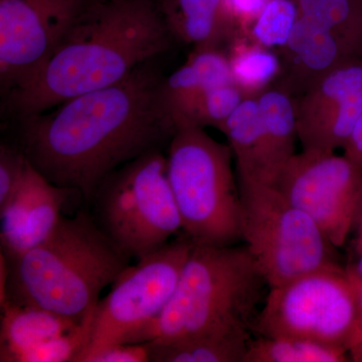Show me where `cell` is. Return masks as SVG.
I'll use <instances>...</instances> for the list:
<instances>
[{
    "label": "cell",
    "mask_w": 362,
    "mask_h": 362,
    "mask_svg": "<svg viewBox=\"0 0 362 362\" xmlns=\"http://www.w3.org/2000/svg\"><path fill=\"white\" fill-rule=\"evenodd\" d=\"M242 102V92L235 84L209 90L202 96L188 125L202 128L206 125H213L220 128Z\"/></svg>",
    "instance_id": "25"
},
{
    "label": "cell",
    "mask_w": 362,
    "mask_h": 362,
    "mask_svg": "<svg viewBox=\"0 0 362 362\" xmlns=\"http://www.w3.org/2000/svg\"><path fill=\"white\" fill-rule=\"evenodd\" d=\"M354 282L357 286L356 316L347 344V351L351 361L362 362V283L356 280Z\"/></svg>",
    "instance_id": "29"
},
{
    "label": "cell",
    "mask_w": 362,
    "mask_h": 362,
    "mask_svg": "<svg viewBox=\"0 0 362 362\" xmlns=\"http://www.w3.org/2000/svg\"><path fill=\"white\" fill-rule=\"evenodd\" d=\"M252 335L199 338L151 345L150 362H244Z\"/></svg>",
    "instance_id": "19"
},
{
    "label": "cell",
    "mask_w": 362,
    "mask_h": 362,
    "mask_svg": "<svg viewBox=\"0 0 362 362\" xmlns=\"http://www.w3.org/2000/svg\"><path fill=\"white\" fill-rule=\"evenodd\" d=\"M28 160L21 147L1 144L0 146V207L13 197L25 175Z\"/></svg>",
    "instance_id": "26"
},
{
    "label": "cell",
    "mask_w": 362,
    "mask_h": 362,
    "mask_svg": "<svg viewBox=\"0 0 362 362\" xmlns=\"http://www.w3.org/2000/svg\"><path fill=\"white\" fill-rule=\"evenodd\" d=\"M230 146L194 125H180L169 142L168 176L181 230L197 246L242 242L240 189Z\"/></svg>",
    "instance_id": "5"
},
{
    "label": "cell",
    "mask_w": 362,
    "mask_h": 362,
    "mask_svg": "<svg viewBox=\"0 0 362 362\" xmlns=\"http://www.w3.org/2000/svg\"><path fill=\"white\" fill-rule=\"evenodd\" d=\"M156 61L117 84L20 121L18 145L33 168L90 202L110 173L171 139L175 126Z\"/></svg>",
    "instance_id": "1"
},
{
    "label": "cell",
    "mask_w": 362,
    "mask_h": 362,
    "mask_svg": "<svg viewBox=\"0 0 362 362\" xmlns=\"http://www.w3.org/2000/svg\"><path fill=\"white\" fill-rule=\"evenodd\" d=\"M273 185L310 216L333 246H344L362 199L357 164L334 151L303 150L285 164Z\"/></svg>",
    "instance_id": "10"
},
{
    "label": "cell",
    "mask_w": 362,
    "mask_h": 362,
    "mask_svg": "<svg viewBox=\"0 0 362 362\" xmlns=\"http://www.w3.org/2000/svg\"><path fill=\"white\" fill-rule=\"evenodd\" d=\"M151 345L143 343H115L98 350L83 362H150Z\"/></svg>",
    "instance_id": "27"
},
{
    "label": "cell",
    "mask_w": 362,
    "mask_h": 362,
    "mask_svg": "<svg viewBox=\"0 0 362 362\" xmlns=\"http://www.w3.org/2000/svg\"><path fill=\"white\" fill-rule=\"evenodd\" d=\"M0 361L16 362L21 354L73 329V320L37 307L6 301L0 304Z\"/></svg>",
    "instance_id": "13"
},
{
    "label": "cell",
    "mask_w": 362,
    "mask_h": 362,
    "mask_svg": "<svg viewBox=\"0 0 362 362\" xmlns=\"http://www.w3.org/2000/svg\"><path fill=\"white\" fill-rule=\"evenodd\" d=\"M300 16L330 30L349 58L362 56V0H296Z\"/></svg>",
    "instance_id": "18"
},
{
    "label": "cell",
    "mask_w": 362,
    "mask_h": 362,
    "mask_svg": "<svg viewBox=\"0 0 362 362\" xmlns=\"http://www.w3.org/2000/svg\"><path fill=\"white\" fill-rule=\"evenodd\" d=\"M71 192L47 180L28 161L20 185L0 207L4 258L20 256L51 235L63 218L62 211Z\"/></svg>",
    "instance_id": "12"
},
{
    "label": "cell",
    "mask_w": 362,
    "mask_h": 362,
    "mask_svg": "<svg viewBox=\"0 0 362 362\" xmlns=\"http://www.w3.org/2000/svg\"><path fill=\"white\" fill-rule=\"evenodd\" d=\"M352 233L354 240L351 243V262H349L345 269L350 277L356 282L362 283V199L357 209Z\"/></svg>",
    "instance_id": "28"
},
{
    "label": "cell",
    "mask_w": 362,
    "mask_h": 362,
    "mask_svg": "<svg viewBox=\"0 0 362 362\" xmlns=\"http://www.w3.org/2000/svg\"><path fill=\"white\" fill-rule=\"evenodd\" d=\"M267 286L246 247L194 244L168 306L134 343L252 335Z\"/></svg>",
    "instance_id": "4"
},
{
    "label": "cell",
    "mask_w": 362,
    "mask_h": 362,
    "mask_svg": "<svg viewBox=\"0 0 362 362\" xmlns=\"http://www.w3.org/2000/svg\"><path fill=\"white\" fill-rule=\"evenodd\" d=\"M299 18V9L293 0H268L255 23L257 40L266 47L287 44Z\"/></svg>",
    "instance_id": "23"
},
{
    "label": "cell",
    "mask_w": 362,
    "mask_h": 362,
    "mask_svg": "<svg viewBox=\"0 0 362 362\" xmlns=\"http://www.w3.org/2000/svg\"><path fill=\"white\" fill-rule=\"evenodd\" d=\"M95 308L73 329L28 350L16 362H77L90 342Z\"/></svg>",
    "instance_id": "22"
},
{
    "label": "cell",
    "mask_w": 362,
    "mask_h": 362,
    "mask_svg": "<svg viewBox=\"0 0 362 362\" xmlns=\"http://www.w3.org/2000/svg\"><path fill=\"white\" fill-rule=\"evenodd\" d=\"M267 4L266 0H226L230 16H237L239 18H258L262 9Z\"/></svg>",
    "instance_id": "30"
},
{
    "label": "cell",
    "mask_w": 362,
    "mask_h": 362,
    "mask_svg": "<svg viewBox=\"0 0 362 362\" xmlns=\"http://www.w3.org/2000/svg\"><path fill=\"white\" fill-rule=\"evenodd\" d=\"M90 204L100 230L130 259L157 251L181 230L168 160L159 150L110 173Z\"/></svg>",
    "instance_id": "6"
},
{
    "label": "cell",
    "mask_w": 362,
    "mask_h": 362,
    "mask_svg": "<svg viewBox=\"0 0 362 362\" xmlns=\"http://www.w3.org/2000/svg\"><path fill=\"white\" fill-rule=\"evenodd\" d=\"M160 6L173 37L199 49L213 47L232 18L226 0H160Z\"/></svg>",
    "instance_id": "16"
},
{
    "label": "cell",
    "mask_w": 362,
    "mask_h": 362,
    "mask_svg": "<svg viewBox=\"0 0 362 362\" xmlns=\"http://www.w3.org/2000/svg\"><path fill=\"white\" fill-rule=\"evenodd\" d=\"M240 230L269 288L340 265L335 250L310 216L270 185L240 180Z\"/></svg>",
    "instance_id": "7"
},
{
    "label": "cell",
    "mask_w": 362,
    "mask_h": 362,
    "mask_svg": "<svg viewBox=\"0 0 362 362\" xmlns=\"http://www.w3.org/2000/svg\"><path fill=\"white\" fill-rule=\"evenodd\" d=\"M220 129L228 137L237 168L238 180L270 185L266 136L258 101L243 100Z\"/></svg>",
    "instance_id": "14"
},
{
    "label": "cell",
    "mask_w": 362,
    "mask_h": 362,
    "mask_svg": "<svg viewBox=\"0 0 362 362\" xmlns=\"http://www.w3.org/2000/svg\"><path fill=\"white\" fill-rule=\"evenodd\" d=\"M362 89V56L343 61L321 78L305 97L297 117L298 137L303 147L345 98Z\"/></svg>",
    "instance_id": "15"
},
{
    "label": "cell",
    "mask_w": 362,
    "mask_h": 362,
    "mask_svg": "<svg viewBox=\"0 0 362 362\" xmlns=\"http://www.w3.org/2000/svg\"><path fill=\"white\" fill-rule=\"evenodd\" d=\"M349 351L301 338L257 337L250 340L244 362H349Z\"/></svg>",
    "instance_id": "21"
},
{
    "label": "cell",
    "mask_w": 362,
    "mask_h": 362,
    "mask_svg": "<svg viewBox=\"0 0 362 362\" xmlns=\"http://www.w3.org/2000/svg\"><path fill=\"white\" fill-rule=\"evenodd\" d=\"M258 104L265 128L267 163L273 185L285 164L296 154L297 115L290 98L279 90L264 93Z\"/></svg>",
    "instance_id": "17"
},
{
    "label": "cell",
    "mask_w": 362,
    "mask_h": 362,
    "mask_svg": "<svg viewBox=\"0 0 362 362\" xmlns=\"http://www.w3.org/2000/svg\"><path fill=\"white\" fill-rule=\"evenodd\" d=\"M286 45L301 65L313 73H328L342 63L339 59H350L334 33L300 14Z\"/></svg>",
    "instance_id": "20"
},
{
    "label": "cell",
    "mask_w": 362,
    "mask_h": 362,
    "mask_svg": "<svg viewBox=\"0 0 362 362\" xmlns=\"http://www.w3.org/2000/svg\"><path fill=\"white\" fill-rule=\"evenodd\" d=\"M192 247L185 237L128 266L98 302L89 344L77 362L108 345L134 343L168 306Z\"/></svg>",
    "instance_id": "9"
},
{
    "label": "cell",
    "mask_w": 362,
    "mask_h": 362,
    "mask_svg": "<svg viewBox=\"0 0 362 362\" xmlns=\"http://www.w3.org/2000/svg\"><path fill=\"white\" fill-rule=\"evenodd\" d=\"M93 0H0L2 96L30 84Z\"/></svg>",
    "instance_id": "11"
},
{
    "label": "cell",
    "mask_w": 362,
    "mask_h": 362,
    "mask_svg": "<svg viewBox=\"0 0 362 362\" xmlns=\"http://www.w3.org/2000/svg\"><path fill=\"white\" fill-rule=\"evenodd\" d=\"M343 150L345 156L362 168V115Z\"/></svg>",
    "instance_id": "31"
},
{
    "label": "cell",
    "mask_w": 362,
    "mask_h": 362,
    "mask_svg": "<svg viewBox=\"0 0 362 362\" xmlns=\"http://www.w3.org/2000/svg\"><path fill=\"white\" fill-rule=\"evenodd\" d=\"M160 0H93L25 87L4 97L16 120L109 87L173 47Z\"/></svg>",
    "instance_id": "2"
},
{
    "label": "cell",
    "mask_w": 362,
    "mask_h": 362,
    "mask_svg": "<svg viewBox=\"0 0 362 362\" xmlns=\"http://www.w3.org/2000/svg\"><path fill=\"white\" fill-rule=\"evenodd\" d=\"M130 259L88 211L63 216L44 242L6 259V291L0 304L37 307L82 321Z\"/></svg>",
    "instance_id": "3"
},
{
    "label": "cell",
    "mask_w": 362,
    "mask_h": 362,
    "mask_svg": "<svg viewBox=\"0 0 362 362\" xmlns=\"http://www.w3.org/2000/svg\"><path fill=\"white\" fill-rule=\"evenodd\" d=\"M233 81L245 90H257L270 82L279 71L277 57L263 49L240 52L230 62Z\"/></svg>",
    "instance_id": "24"
},
{
    "label": "cell",
    "mask_w": 362,
    "mask_h": 362,
    "mask_svg": "<svg viewBox=\"0 0 362 362\" xmlns=\"http://www.w3.org/2000/svg\"><path fill=\"white\" fill-rule=\"evenodd\" d=\"M356 309V283L345 267H329L270 288L252 333L301 338L347 350Z\"/></svg>",
    "instance_id": "8"
}]
</instances>
